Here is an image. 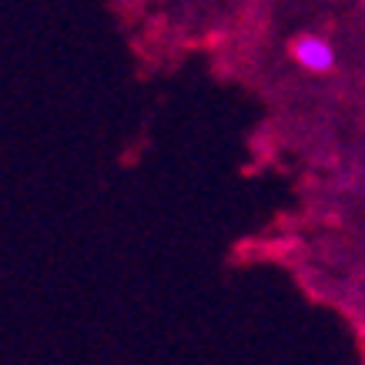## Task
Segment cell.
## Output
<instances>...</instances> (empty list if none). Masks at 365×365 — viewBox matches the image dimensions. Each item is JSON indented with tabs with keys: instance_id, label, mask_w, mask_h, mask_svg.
<instances>
[{
	"instance_id": "6da1fadb",
	"label": "cell",
	"mask_w": 365,
	"mask_h": 365,
	"mask_svg": "<svg viewBox=\"0 0 365 365\" xmlns=\"http://www.w3.org/2000/svg\"><path fill=\"white\" fill-rule=\"evenodd\" d=\"M292 54H295V64L312 71V74H329L339 61L335 47L322 34H299L295 44H292Z\"/></svg>"
}]
</instances>
